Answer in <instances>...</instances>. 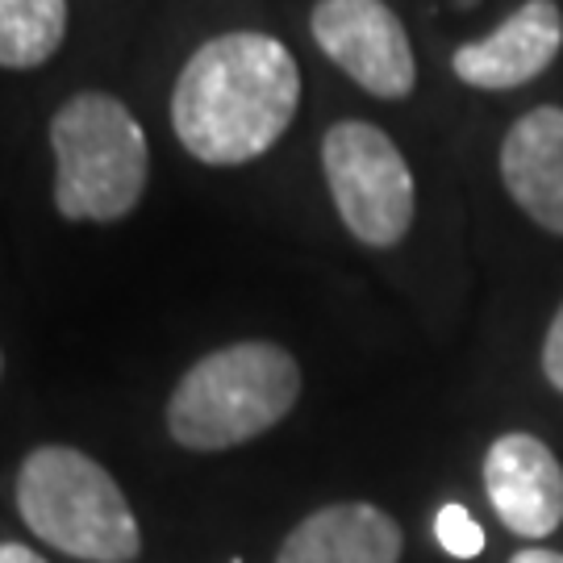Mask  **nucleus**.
<instances>
[{
  "label": "nucleus",
  "instance_id": "obj_1",
  "mask_svg": "<svg viewBox=\"0 0 563 563\" xmlns=\"http://www.w3.org/2000/svg\"><path fill=\"white\" fill-rule=\"evenodd\" d=\"M301 104L292 51L260 30H230L197 46L176 76L172 130L192 159L242 167L288 134Z\"/></svg>",
  "mask_w": 563,
  "mask_h": 563
},
{
  "label": "nucleus",
  "instance_id": "obj_13",
  "mask_svg": "<svg viewBox=\"0 0 563 563\" xmlns=\"http://www.w3.org/2000/svg\"><path fill=\"white\" fill-rule=\"evenodd\" d=\"M543 376L547 384L563 393V305L555 309V318L547 325V339H543Z\"/></svg>",
  "mask_w": 563,
  "mask_h": 563
},
{
  "label": "nucleus",
  "instance_id": "obj_12",
  "mask_svg": "<svg viewBox=\"0 0 563 563\" xmlns=\"http://www.w3.org/2000/svg\"><path fill=\"white\" fill-rule=\"evenodd\" d=\"M434 543L443 547L451 560H476L484 551V526L472 518L467 505L446 501L434 514Z\"/></svg>",
  "mask_w": 563,
  "mask_h": 563
},
{
  "label": "nucleus",
  "instance_id": "obj_14",
  "mask_svg": "<svg viewBox=\"0 0 563 563\" xmlns=\"http://www.w3.org/2000/svg\"><path fill=\"white\" fill-rule=\"evenodd\" d=\"M509 563H563V551H551V547H522Z\"/></svg>",
  "mask_w": 563,
  "mask_h": 563
},
{
  "label": "nucleus",
  "instance_id": "obj_15",
  "mask_svg": "<svg viewBox=\"0 0 563 563\" xmlns=\"http://www.w3.org/2000/svg\"><path fill=\"white\" fill-rule=\"evenodd\" d=\"M0 563H46L38 551H30V547L21 543H0Z\"/></svg>",
  "mask_w": 563,
  "mask_h": 563
},
{
  "label": "nucleus",
  "instance_id": "obj_11",
  "mask_svg": "<svg viewBox=\"0 0 563 563\" xmlns=\"http://www.w3.org/2000/svg\"><path fill=\"white\" fill-rule=\"evenodd\" d=\"M67 38V0H0V67H42Z\"/></svg>",
  "mask_w": 563,
  "mask_h": 563
},
{
  "label": "nucleus",
  "instance_id": "obj_10",
  "mask_svg": "<svg viewBox=\"0 0 563 563\" xmlns=\"http://www.w3.org/2000/svg\"><path fill=\"white\" fill-rule=\"evenodd\" d=\"M405 530L372 501H334L288 530L276 563H401Z\"/></svg>",
  "mask_w": 563,
  "mask_h": 563
},
{
  "label": "nucleus",
  "instance_id": "obj_4",
  "mask_svg": "<svg viewBox=\"0 0 563 563\" xmlns=\"http://www.w3.org/2000/svg\"><path fill=\"white\" fill-rule=\"evenodd\" d=\"M55 209L67 222H121L151 180V146L139 118L109 92H76L51 118Z\"/></svg>",
  "mask_w": 563,
  "mask_h": 563
},
{
  "label": "nucleus",
  "instance_id": "obj_8",
  "mask_svg": "<svg viewBox=\"0 0 563 563\" xmlns=\"http://www.w3.org/2000/svg\"><path fill=\"white\" fill-rule=\"evenodd\" d=\"M563 46V13L555 0H526L481 42H463L451 55V71L467 88L509 92L543 76Z\"/></svg>",
  "mask_w": 563,
  "mask_h": 563
},
{
  "label": "nucleus",
  "instance_id": "obj_16",
  "mask_svg": "<svg viewBox=\"0 0 563 563\" xmlns=\"http://www.w3.org/2000/svg\"><path fill=\"white\" fill-rule=\"evenodd\" d=\"M0 363H4V360H0Z\"/></svg>",
  "mask_w": 563,
  "mask_h": 563
},
{
  "label": "nucleus",
  "instance_id": "obj_6",
  "mask_svg": "<svg viewBox=\"0 0 563 563\" xmlns=\"http://www.w3.org/2000/svg\"><path fill=\"white\" fill-rule=\"evenodd\" d=\"M313 42L363 92L401 101L418 84L413 46L405 21L384 0H318L309 18Z\"/></svg>",
  "mask_w": 563,
  "mask_h": 563
},
{
  "label": "nucleus",
  "instance_id": "obj_7",
  "mask_svg": "<svg viewBox=\"0 0 563 563\" xmlns=\"http://www.w3.org/2000/svg\"><path fill=\"white\" fill-rule=\"evenodd\" d=\"M481 476L484 497L509 534L539 543L563 526V463L539 434H497L484 451Z\"/></svg>",
  "mask_w": 563,
  "mask_h": 563
},
{
  "label": "nucleus",
  "instance_id": "obj_5",
  "mask_svg": "<svg viewBox=\"0 0 563 563\" xmlns=\"http://www.w3.org/2000/svg\"><path fill=\"white\" fill-rule=\"evenodd\" d=\"M322 172L342 225L363 246L388 251L413 230L418 188L401 146L372 121H339L322 139Z\"/></svg>",
  "mask_w": 563,
  "mask_h": 563
},
{
  "label": "nucleus",
  "instance_id": "obj_2",
  "mask_svg": "<svg viewBox=\"0 0 563 563\" xmlns=\"http://www.w3.org/2000/svg\"><path fill=\"white\" fill-rule=\"evenodd\" d=\"M301 401V363L280 342H230L209 351L167 397V434L184 451H230L280 426Z\"/></svg>",
  "mask_w": 563,
  "mask_h": 563
},
{
  "label": "nucleus",
  "instance_id": "obj_3",
  "mask_svg": "<svg viewBox=\"0 0 563 563\" xmlns=\"http://www.w3.org/2000/svg\"><path fill=\"white\" fill-rule=\"evenodd\" d=\"M18 514L42 543L88 563H134L142 530L109 467L76 446H34L18 472Z\"/></svg>",
  "mask_w": 563,
  "mask_h": 563
},
{
  "label": "nucleus",
  "instance_id": "obj_9",
  "mask_svg": "<svg viewBox=\"0 0 563 563\" xmlns=\"http://www.w3.org/2000/svg\"><path fill=\"white\" fill-rule=\"evenodd\" d=\"M501 180L514 205L547 234L563 239V109L539 104L509 125Z\"/></svg>",
  "mask_w": 563,
  "mask_h": 563
}]
</instances>
